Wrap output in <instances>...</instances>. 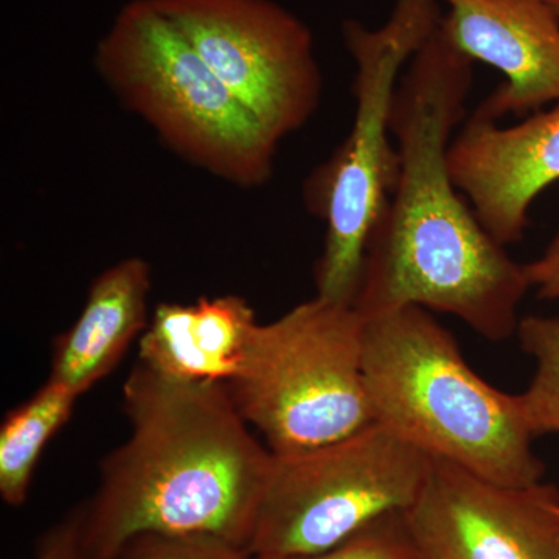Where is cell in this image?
<instances>
[{"instance_id": "cell-10", "label": "cell", "mask_w": 559, "mask_h": 559, "mask_svg": "<svg viewBox=\"0 0 559 559\" xmlns=\"http://www.w3.org/2000/svg\"><path fill=\"white\" fill-rule=\"evenodd\" d=\"M455 186L499 245L521 241L530 209L559 180V103L502 127L473 112L450 146Z\"/></svg>"}, {"instance_id": "cell-1", "label": "cell", "mask_w": 559, "mask_h": 559, "mask_svg": "<svg viewBox=\"0 0 559 559\" xmlns=\"http://www.w3.org/2000/svg\"><path fill=\"white\" fill-rule=\"evenodd\" d=\"M473 81L474 61L441 24L401 75L392 109L399 182L371 231L353 307L362 318L404 307L443 312L500 342L516 334L532 285L452 179L450 146Z\"/></svg>"}, {"instance_id": "cell-19", "label": "cell", "mask_w": 559, "mask_h": 559, "mask_svg": "<svg viewBox=\"0 0 559 559\" xmlns=\"http://www.w3.org/2000/svg\"><path fill=\"white\" fill-rule=\"evenodd\" d=\"M525 266L536 296L544 300H559V229L543 255Z\"/></svg>"}, {"instance_id": "cell-14", "label": "cell", "mask_w": 559, "mask_h": 559, "mask_svg": "<svg viewBox=\"0 0 559 559\" xmlns=\"http://www.w3.org/2000/svg\"><path fill=\"white\" fill-rule=\"evenodd\" d=\"M79 399L72 390L47 380L32 399L7 414L0 428V496L3 502L21 507L27 500L44 448L69 421Z\"/></svg>"}, {"instance_id": "cell-5", "label": "cell", "mask_w": 559, "mask_h": 559, "mask_svg": "<svg viewBox=\"0 0 559 559\" xmlns=\"http://www.w3.org/2000/svg\"><path fill=\"white\" fill-rule=\"evenodd\" d=\"M94 64L106 86L180 159L242 189L271 179L278 143L154 0L121 7Z\"/></svg>"}, {"instance_id": "cell-12", "label": "cell", "mask_w": 559, "mask_h": 559, "mask_svg": "<svg viewBox=\"0 0 559 559\" xmlns=\"http://www.w3.org/2000/svg\"><path fill=\"white\" fill-rule=\"evenodd\" d=\"M240 296L159 304L139 342V362L173 381L229 385L237 380L259 326Z\"/></svg>"}, {"instance_id": "cell-6", "label": "cell", "mask_w": 559, "mask_h": 559, "mask_svg": "<svg viewBox=\"0 0 559 559\" xmlns=\"http://www.w3.org/2000/svg\"><path fill=\"white\" fill-rule=\"evenodd\" d=\"M364 326L353 305L319 296L259 323L227 390L272 454H304L377 423L364 378Z\"/></svg>"}, {"instance_id": "cell-11", "label": "cell", "mask_w": 559, "mask_h": 559, "mask_svg": "<svg viewBox=\"0 0 559 559\" xmlns=\"http://www.w3.org/2000/svg\"><path fill=\"white\" fill-rule=\"evenodd\" d=\"M441 28L474 62L502 73V84L474 112L500 121L559 103V14L549 0H440Z\"/></svg>"}, {"instance_id": "cell-8", "label": "cell", "mask_w": 559, "mask_h": 559, "mask_svg": "<svg viewBox=\"0 0 559 559\" xmlns=\"http://www.w3.org/2000/svg\"><path fill=\"white\" fill-rule=\"evenodd\" d=\"M212 72L282 143L322 100L314 39L275 0H154Z\"/></svg>"}, {"instance_id": "cell-17", "label": "cell", "mask_w": 559, "mask_h": 559, "mask_svg": "<svg viewBox=\"0 0 559 559\" xmlns=\"http://www.w3.org/2000/svg\"><path fill=\"white\" fill-rule=\"evenodd\" d=\"M109 559H257L245 547L210 536L142 535Z\"/></svg>"}, {"instance_id": "cell-3", "label": "cell", "mask_w": 559, "mask_h": 559, "mask_svg": "<svg viewBox=\"0 0 559 559\" xmlns=\"http://www.w3.org/2000/svg\"><path fill=\"white\" fill-rule=\"evenodd\" d=\"M364 378L374 421L430 457L492 484L543 481L520 395L466 364L451 331L419 307L364 318Z\"/></svg>"}, {"instance_id": "cell-9", "label": "cell", "mask_w": 559, "mask_h": 559, "mask_svg": "<svg viewBox=\"0 0 559 559\" xmlns=\"http://www.w3.org/2000/svg\"><path fill=\"white\" fill-rule=\"evenodd\" d=\"M419 559H559V489L503 487L433 459L406 511Z\"/></svg>"}, {"instance_id": "cell-18", "label": "cell", "mask_w": 559, "mask_h": 559, "mask_svg": "<svg viewBox=\"0 0 559 559\" xmlns=\"http://www.w3.org/2000/svg\"><path fill=\"white\" fill-rule=\"evenodd\" d=\"M83 522L84 507H81L44 535L33 559H87L83 544Z\"/></svg>"}, {"instance_id": "cell-13", "label": "cell", "mask_w": 559, "mask_h": 559, "mask_svg": "<svg viewBox=\"0 0 559 559\" xmlns=\"http://www.w3.org/2000/svg\"><path fill=\"white\" fill-rule=\"evenodd\" d=\"M150 289V264L139 257L98 274L79 319L53 342L49 380L81 396L108 377L148 326Z\"/></svg>"}, {"instance_id": "cell-4", "label": "cell", "mask_w": 559, "mask_h": 559, "mask_svg": "<svg viewBox=\"0 0 559 559\" xmlns=\"http://www.w3.org/2000/svg\"><path fill=\"white\" fill-rule=\"evenodd\" d=\"M440 0H396L388 21L371 28L342 22L355 64V119L347 139L305 183L308 210L325 223L316 264V296L353 305L371 231L400 176L392 109L401 75L443 20Z\"/></svg>"}, {"instance_id": "cell-2", "label": "cell", "mask_w": 559, "mask_h": 559, "mask_svg": "<svg viewBox=\"0 0 559 559\" xmlns=\"http://www.w3.org/2000/svg\"><path fill=\"white\" fill-rule=\"evenodd\" d=\"M130 439L102 463L84 507L87 559L142 535L210 536L249 550L274 454L226 385L173 381L135 364L123 384Z\"/></svg>"}, {"instance_id": "cell-20", "label": "cell", "mask_w": 559, "mask_h": 559, "mask_svg": "<svg viewBox=\"0 0 559 559\" xmlns=\"http://www.w3.org/2000/svg\"><path fill=\"white\" fill-rule=\"evenodd\" d=\"M549 3L551 7H554L555 10H557V13L559 14V0H549Z\"/></svg>"}, {"instance_id": "cell-16", "label": "cell", "mask_w": 559, "mask_h": 559, "mask_svg": "<svg viewBox=\"0 0 559 559\" xmlns=\"http://www.w3.org/2000/svg\"><path fill=\"white\" fill-rule=\"evenodd\" d=\"M257 559H419L406 513H392L371 522L329 550L304 557Z\"/></svg>"}, {"instance_id": "cell-15", "label": "cell", "mask_w": 559, "mask_h": 559, "mask_svg": "<svg viewBox=\"0 0 559 559\" xmlns=\"http://www.w3.org/2000/svg\"><path fill=\"white\" fill-rule=\"evenodd\" d=\"M516 336L536 360L535 377L520 395L533 436L559 433V319L527 316Z\"/></svg>"}, {"instance_id": "cell-7", "label": "cell", "mask_w": 559, "mask_h": 559, "mask_svg": "<svg viewBox=\"0 0 559 559\" xmlns=\"http://www.w3.org/2000/svg\"><path fill=\"white\" fill-rule=\"evenodd\" d=\"M432 457L374 423L336 443L274 455L249 551L255 558L320 554L417 502Z\"/></svg>"}]
</instances>
